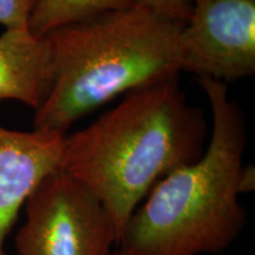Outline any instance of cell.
<instances>
[{
	"label": "cell",
	"mask_w": 255,
	"mask_h": 255,
	"mask_svg": "<svg viewBox=\"0 0 255 255\" xmlns=\"http://www.w3.org/2000/svg\"><path fill=\"white\" fill-rule=\"evenodd\" d=\"M206 135L205 116L187 103L178 77L164 79L127 92L91 126L65 136L62 169L108 210L119 242L151 188L203 155Z\"/></svg>",
	"instance_id": "cell-1"
},
{
	"label": "cell",
	"mask_w": 255,
	"mask_h": 255,
	"mask_svg": "<svg viewBox=\"0 0 255 255\" xmlns=\"http://www.w3.org/2000/svg\"><path fill=\"white\" fill-rule=\"evenodd\" d=\"M208 97L213 132L194 163L165 175L132 213L113 255L218 254L246 223L240 195L246 126L227 84L199 79Z\"/></svg>",
	"instance_id": "cell-2"
},
{
	"label": "cell",
	"mask_w": 255,
	"mask_h": 255,
	"mask_svg": "<svg viewBox=\"0 0 255 255\" xmlns=\"http://www.w3.org/2000/svg\"><path fill=\"white\" fill-rule=\"evenodd\" d=\"M182 27L136 4L51 31L55 76L34 129L65 133L117 95L178 77Z\"/></svg>",
	"instance_id": "cell-3"
},
{
	"label": "cell",
	"mask_w": 255,
	"mask_h": 255,
	"mask_svg": "<svg viewBox=\"0 0 255 255\" xmlns=\"http://www.w3.org/2000/svg\"><path fill=\"white\" fill-rule=\"evenodd\" d=\"M24 206L17 255H113L117 231L110 214L63 169L47 175Z\"/></svg>",
	"instance_id": "cell-4"
},
{
	"label": "cell",
	"mask_w": 255,
	"mask_h": 255,
	"mask_svg": "<svg viewBox=\"0 0 255 255\" xmlns=\"http://www.w3.org/2000/svg\"><path fill=\"white\" fill-rule=\"evenodd\" d=\"M180 33L182 71L223 84L255 72V0H190Z\"/></svg>",
	"instance_id": "cell-5"
},
{
	"label": "cell",
	"mask_w": 255,
	"mask_h": 255,
	"mask_svg": "<svg viewBox=\"0 0 255 255\" xmlns=\"http://www.w3.org/2000/svg\"><path fill=\"white\" fill-rule=\"evenodd\" d=\"M65 133L17 131L0 126V255L5 241L32 191L62 169Z\"/></svg>",
	"instance_id": "cell-6"
},
{
	"label": "cell",
	"mask_w": 255,
	"mask_h": 255,
	"mask_svg": "<svg viewBox=\"0 0 255 255\" xmlns=\"http://www.w3.org/2000/svg\"><path fill=\"white\" fill-rule=\"evenodd\" d=\"M53 76L46 36H36L28 27L7 28L0 36V101H19L38 110L52 89Z\"/></svg>",
	"instance_id": "cell-7"
},
{
	"label": "cell",
	"mask_w": 255,
	"mask_h": 255,
	"mask_svg": "<svg viewBox=\"0 0 255 255\" xmlns=\"http://www.w3.org/2000/svg\"><path fill=\"white\" fill-rule=\"evenodd\" d=\"M135 5L136 0H39L27 27L36 36L44 37L68 24Z\"/></svg>",
	"instance_id": "cell-8"
},
{
	"label": "cell",
	"mask_w": 255,
	"mask_h": 255,
	"mask_svg": "<svg viewBox=\"0 0 255 255\" xmlns=\"http://www.w3.org/2000/svg\"><path fill=\"white\" fill-rule=\"evenodd\" d=\"M39 0H0V24L7 28L27 27Z\"/></svg>",
	"instance_id": "cell-9"
},
{
	"label": "cell",
	"mask_w": 255,
	"mask_h": 255,
	"mask_svg": "<svg viewBox=\"0 0 255 255\" xmlns=\"http://www.w3.org/2000/svg\"><path fill=\"white\" fill-rule=\"evenodd\" d=\"M136 4L182 25L189 20L193 8L190 0H136Z\"/></svg>",
	"instance_id": "cell-10"
},
{
	"label": "cell",
	"mask_w": 255,
	"mask_h": 255,
	"mask_svg": "<svg viewBox=\"0 0 255 255\" xmlns=\"http://www.w3.org/2000/svg\"><path fill=\"white\" fill-rule=\"evenodd\" d=\"M255 184V175H254V167H242L240 182H239V188H240V194L248 193V191L254 189Z\"/></svg>",
	"instance_id": "cell-11"
}]
</instances>
